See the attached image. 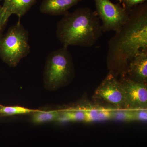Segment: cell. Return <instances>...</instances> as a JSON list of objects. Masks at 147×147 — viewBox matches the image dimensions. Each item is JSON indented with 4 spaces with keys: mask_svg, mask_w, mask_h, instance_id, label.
<instances>
[{
    "mask_svg": "<svg viewBox=\"0 0 147 147\" xmlns=\"http://www.w3.org/2000/svg\"><path fill=\"white\" fill-rule=\"evenodd\" d=\"M96 12L101 21L102 32H118L127 21L131 10L124 7L120 3L110 0H94Z\"/></svg>",
    "mask_w": 147,
    "mask_h": 147,
    "instance_id": "5b68a950",
    "label": "cell"
},
{
    "mask_svg": "<svg viewBox=\"0 0 147 147\" xmlns=\"http://www.w3.org/2000/svg\"><path fill=\"white\" fill-rule=\"evenodd\" d=\"M56 36L63 46L90 47L102 35V25L95 11L89 7L67 12L58 22Z\"/></svg>",
    "mask_w": 147,
    "mask_h": 147,
    "instance_id": "7a4b0ae2",
    "label": "cell"
},
{
    "mask_svg": "<svg viewBox=\"0 0 147 147\" xmlns=\"http://www.w3.org/2000/svg\"><path fill=\"white\" fill-rule=\"evenodd\" d=\"M37 0H4L3 10L9 18L12 14L18 16V21L28 12Z\"/></svg>",
    "mask_w": 147,
    "mask_h": 147,
    "instance_id": "8fae6325",
    "label": "cell"
},
{
    "mask_svg": "<svg viewBox=\"0 0 147 147\" xmlns=\"http://www.w3.org/2000/svg\"><path fill=\"white\" fill-rule=\"evenodd\" d=\"M120 76L119 79L123 89L125 109H147V84L135 82L125 75Z\"/></svg>",
    "mask_w": 147,
    "mask_h": 147,
    "instance_id": "52a82bcc",
    "label": "cell"
},
{
    "mask_svg": "<svg viewBox=\"0 0 147 147\" xmlns=\"http://www.w3.org/2000/svg\"><path fill=\"white\" fill-rule=\"evenodd\" d=\"M117 75L109 71L108 75L96 90L93 98L119 110L125 109L123 89Z\"/></svg>",
    "mask_w": 147,
    "mask_h": 147,
    "instance_id": "8992f818",
    "label": "cell"
},
{
    "mask_svg": "<svg viewBox=\"0 0 147 147\" xmlns=\"http://www.w3.org/2000/svg\"><path fill=\"white\" fill-rule=\"evenodd\" d=\"M147 50V4L131 9L128 21L108 42L106 63L109 71L118 76L123 73L130 61Z\"/></svg>",
    "mask_w": 147,
    "mask_h": 147,
    "instance_id": "6da1fadb",
    "label": "cell"
},
{
    "mask_svg": "<svg viewBox=\"0 0 147 147\" xmlns=\"http://www.w3.org/2000/svg\"><path fill=\"white\" fill-rule=\"evenodd\" d=\"M81 107L85 115L84 122L92 123L112 120L115 109L101 105L87 104Z\"/></svg>",
    "mask_w": 147,
    "mask_h": 147,
    "instance_id": "30bf717a",
    "label": "cell"
},
{
    "mask_svg": "<svg viewBox=\"0 0 147 147\" xmlns=\"http://www.w3.org/2000/svg\"><path fill=\"white\" fill-rule=\"evenodd\" d=\"M112 120L121 121H134L132 110L123 109L113 111Z\"/></svg>",
    "mask_w": 147,
    "mask_h": 147,
    "instance_id": "9a60e30c",
    "label": "cell"
},
{
    "mask_svg": "<svg viewBox=\"0 0 147 147\" xmlns=\"http://www.w3.org/2000/svg\"><path fill=\"white\" fill-rule=\"evenodd\" d=\"M74 64L68 47L54 50L47 56L44 81L47 87L57 89L69 84L74 78Z\"/></svg>",
    "mask_w": 147,
    "mask_h": 147,
    "instance_id": "3957f363",
    "label": "cell"
},
{
    "mask_svg": "<svg viewBox=\"0 0 147 147\" xmlns=\"http://www.w3.org/2000/svg\"><path fill=\"white\" fill-rule=\"evenodd\" d=\"M120 75L135 82L147 84V50L141 51L134 57Z\"/></svg>",
    "mask_w": 147,
    "mask_h": 147,
    "instance_id": "ba28073f",
    "label": "cell"
},
{
    "mask_svg": "<svg viewBox=\"0 0 147 147\" xmlns=\"http://www.w3.org/2000/svg\"><path fill=\"white\" fill-rule=\"evenodd\" d=\"M61 111H37L34 113L32 116V121L35 123H41L51 121H57L60 115Z\"/></svg>",
    "mask_w": 147,
    "mask_h": 147,
    "instance_id": "4fadbf2b",
    "label": "cell"
},
{
    "mask_svg": "<svg viewBox=\"0 0 147 147\" xmlns=\"http://www.w3.org/2000/svg\"><path fill=\"white\" fill-rule=\"evenodd\" d=\"M82 0H42L40 7L42 13L52 16L64 15Z\"/></svg>",
    "mask_w": 147,
    "mask_h": 147,
    "instance_id": "9c48e42d",
    "label": "cell"
},
{
    "mask_svg": "<svg viewBox=\"0 0 147 147\" xmlns=\"http://www.w3.org/2000/svg\"><path fill=\"white\" fill-rule=\"evenodd\" d=\"M18 21L0 36V57L11 67L16 66L30 52L29 33Z\"/></svg>",
    "mask_w": 147,
    "mask_h": 147,
    "instance_id": "277c9868",
    "label": "cell"
},
{
    "mask_svg": "<svg viewBox=\"0 0 147 147\" xmlns=\"http://www.w3.org/2000/svg\"><path fill=\"white\" fill-rule=\"evenodd\" d=\"M85 114L81 107L73 110L61 111L60 115L57 119L59 122H84Z\"/></svg>",
    "mask_w": 147,
    "mask_h": 147,
    "instance_id": "7c38bea8",
    "label": "cell"
},
{
    "mask_svg": "<svg viewBox=\"0 0 147 147\" xmlns=\"http://www.w3.org/2000/svg\"><path fill=\"white\" fill-rule=\"evenodd\" d=\"M146 0H119V3L125 8L131 10L136 6L146 2Z\"/></svg>",
    "mask_w": 147,
    "mask_h": 147,
    "instance_id": "e0dca14e",
    "label": "cell"
},
{
    "mask_svg": "<svg viewBox=\"0 0 147 147\" xmlns=\"http://www.w3.org/2000/svg\"><path fill=\"white\" fill-rule=\"evenodd\" d=\"M36 111L20 106H3L0 105V115L3 116L29 114Z\"/></svg>",
    "mask_w": 147,
    "mask_h": 147,
    "instance_id": "5bb4252c",
    "label": "cell"
},
{
    "mask_svg": "<svg viewBox=\"0 0 147 147\" xmlns=\"http://www.w3.org/2000/svg\"><path fill=\"white\" fill-rule=\"evenodd\" d=\"M131 110L134 117V121H146L147 109H138Z\"/></svg>",
    "mask_w": 147,
    "mask_h": 147,
    "instance_id": "2e32d148",
    "label": "cell"
},
{
    "mask_svg": "<svg viewBox=\"0 0 147 147\" xmlns=\"http://www.w3.org/2000/svg\"><path fill=\"white\" fill-rule=\"evenodd\" d=\"M9 18L2 7L0 6V36L2 35L3 30L8 21Z\"/></svg>",
    "mask_w": 147,
    "mask_h": 147,
    "instance_id": "ac0fdd59",
    "label": "cell"
}]
</instances>
